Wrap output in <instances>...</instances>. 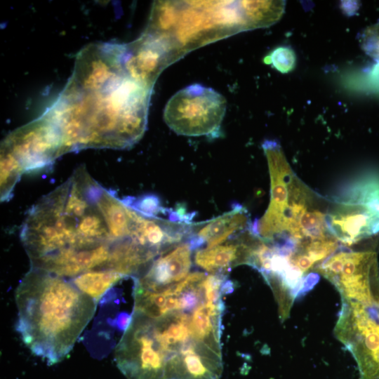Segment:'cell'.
Here are the masks:
<instances>
[{
    "label": "cell",
    "mask_w": 379,
    "mask_h": 379,
    "mask_svg": "<svg viewBox=\"0 0 379 379\" xmlns=\"http://www.w3.org/2000/svg\"><path fill=\"white\" fill-rule=\"evenodd\" d=\"M329 281L342 299L335 333L367 331L379 336L378 265L357 266L333 276ZM375 379H379V370Z\"/></svg>",
    "instance_id": "ba28073f"
},
{
    "label": "cell",
    "mask_w": 379,
    "mask_h": 379,
    "mask_svg": "<svg viewBox=\"0 0 379 379\" xmlns=\"http://www.w3.org/2000/svg\"><path fill=\"white\" fill-rule=\"evenodd\" d=\"M152 92L127 74L124 44H91L77 53L71 77L44 112L59 131L65 154L126 149L145 133Z\"/></svg>",
    "instance_id": "3957f363"
},
{
    "label": "cell",
    "mask_w": 379,
    "mask_h": 379,
    "mask_svg": "<svg viewBox=\"0 0 379 379\" xmlns=\"http://www.w3.org/2000/svg\"><path fill=\"white\" fill-rule=\"evenodd\" d=\"M248 29L267 27L276 23L284 13V1H239Z\"/></svg>",
    "instance_id": "5bb4252c"
},
{
    "label": "cell",
    "mask_w": 379,
    "mask_h": 379,
    "mask_svg": "<svg viewBox=\"0 0 379 379\" xmlns=\"http://www.w3.org/2000/svg\"><path fill=\"white\" fill-rule=\"evenodd\" d=\"M264 62L272 66L281 73H288L296 65V55L289 47L280 46L274 48L270 55L264 58Z\"/></svg>",
    "instance_id": "2e32d148"
},
{
    "label": "cell",
    "mask_w": 379,
    "mask_h": 379,
    "mask_svg": "<svg viewBox=\"0 0 379 379\" xmlns=\"http://www.w3.org/2000/svg\"><path fill=\"white\" fill-rule=\"evenodd\" d=\"M149 219L81 166L32 206L20 239L31 267L69 279L93 271L122 275L135 244H145Z\"/></svg>",
    "instance_id": "7a4b0ae2"
},
{
    "label": "cell",
    "mask_w": 379,
    "mask_h": 379,
    "mask_svg": "<svg viewBox=\"0 0 379 379\" xmlns=\"http://www.w3.org/2000/svg\"><path fill=\"white\" fill-rule=\"evenodd\" d=\"M56 126L44 112L3 140L1 145V199L11 195L22 174L50 166L64 154Z\"/></svg>",
    "instance_id": "5b68a950"
},
{
    "label": "cell",
    "mask_w": 379,
    "mask_h": 379,
    "mask_svg": "<svg viewBox=\"0 0 379 379\" xmlns=\"http://www.w3.org/2000/svg\"><path fill=\"white\" fill-rule=\"evenodd\" d=\"M226 274L196 271L160 291L133 287L134 306L116 346L127 379H220Z\"/></svg>",
    "instance_id": "6da1fadb"
},
{
    "label": "cell",
    "mask_w": 379,
    "mask_h": 379,
    "mask_svg": "<svg viewBox=\"0 0 379 379\" xmlns=\"http://www.w3.org/2000/svg\"><path fill=\"white\" fill-rule=\"evenodd\" d=\"M361 44L366 53L379 62V22L364 32Z\"/></svg>",
    "instance_id": "e0dca14e"
},
{
    "label": "cell",
    "mask_w": 379,
    "mask_h": 379,
    "mask_svg": "<svg viewBox=\"0 0 379 379\" xmlns=\"http://www.w3.org/2000/svg\"><path fill=\"white\" fill-rule=\"evenodd\" d=\"M192 251L187 240L171 246L134 278V286L149 291H160L182 281L189 274Z\"/></svg>",
    "instance_id": "8fae6325"
},
{
    "label": "cell",
    "mask_w": 379,
    "mask_h": 379,
    "mask_svg": "<svg viewBox=\"0 0 379 379\" xmlns=\"http://www.w3.org/2000/svg\"><path fill=\"white\" fill-rule=\"evenodd\" d=\"M181 57L169 39L147 29L136 40L124 44L127 74L149 89L161 72Z\"/></svg>",
    "instance_id": "30bf717a"
},
{
    "label": "cell",
    "mask_w": 379,
    "mask_h": 379,
    "mask_svg": "<svg viewBox=\"0 0 379 379\" xmlns=\"http://www.w3.org/2000/svg\"><path fill=\"white\" fill-rule=\"evenodd\" d=\"M248 230L213 246L195 250V264L208 273L226 274L233 267L246 264L248 256Z\"/></svg>",
    "instance_id": "4fadbf2b"
},
{
    "label": "cell",
    "mask_w": 379,
    "mask_h": 379,
    "mask_svg": "<svg viewBox=\"0 0 379 379\" xmlns=\"http://www.w3.org/2000/svg\"><path fill=\"white\" fill-rule=\"evenodd\" d=\"M16 330L48 364L62 361L92 319L97 302L72 280L31 267L15 292Z\"/></svg>",
    "instance_id": "277c9868"
},
{
    "label": "cell",
    "mask_w": 379,
    "mask_h": 379,
    "mask_svg": "<svg viewBox=\"0 0 379 379\" xmlns=\"http://www.w3.org/2000/svg\"><path fill=\"white\" fill-rule=\"evenodd\" d=\"M330 233L350 246L379 232V177L367 175L347 185L326 211Z\"/></svg>",
    "instance_id": "52a82bcc"
},
{
    "label": "cell",
    "mask_w": 379,
    "mask_h": 379,
    "mask_svg": "<svg viewBox=\"0 0 379 379\" xmlns=\"http://www.w3.org/2000/svg\"><path fill=\"white\" fill-rule=\"evenodd\" d=\"M124 277L113 271H93L70 280L84 293L98 302L102 295Z\"/></svg>",
    "instance_id": "9a60e30c"
},
{
    "label": "cell",
    "mask_w": 379,
    "mask_h": 379,
    "mask_svg": "<svg viewBox=\"0 0 379 379\" xmlns=\"http://www.w3.org/2000/svg\"><path fill=\"white\" fill-rule=\"evenodd\" d=\"M251 224L246 208L237 204L218 217L204 222L192 223L187 241L194 251L205 244L206 246H216L250 230Z\"/></svg>",
    "instance_id": "7c38bea8"
},
{
    "label": "cell",
    "mask_w": 379,
    "mask_h": 379,
    "mask_svg": "<svg viewBox=\"0 0 379 379\" xmlns=\"http://www.w3.org/2000/svg\"><path fill=\"white\" fill-rule=\"evenodd\" d=\"M242 31H247V26L239 1H175L171 29L159 34L167 37L183 55Z\"/></svg>",
    "instance_id": "8992f818"
},
{
    "label": "cell",
    "mask_w": 379,
    "mask_h": 379,
    "mask_svg": "<svg viewBox=\"0 0 379 379\" xmlns=\"http://www.w3.org/2000/svg\"><path fill=\"white\" fill-rule=\"evenodd\" d=\"M227 107L222 95L212 88L194 84L175 93L167 102L164 119L175 133L215 138Z\"/></svg>",
    "instance_id": "9c48e42d"
}]
</instances>
